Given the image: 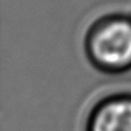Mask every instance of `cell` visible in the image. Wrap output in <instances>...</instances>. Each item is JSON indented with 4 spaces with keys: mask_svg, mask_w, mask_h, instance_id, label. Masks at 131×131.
Here are the masks:
<instances>
[{
    "mask_svg": "<svg viewBox=\"0 0 131 131\" xmlns=\"http://www.w3.org/2000/svg\"><path fill=\"white\" fill-rule=\"evenodd\" d=\"M85 131H131V92L98 100L88 114Z\"/></svg>",
    "mask_w": 131,
    "mask_h": 131,
    "instance_id": "7a4b0ae2",
    "label": "cell"
},
{
    "mask_svg": "<svg viewBox=\"0 0 131 131\" xmlns=\"http://www.w3.org/2000/svg\"><path fill=\"white\" fill-rule=\"evenodd\" d=\"M85 52L90 63L107 74L131 69V21L113 18L97 24L88 35Z\"/></svg>",
    "mask_w": 131,
    "mask_h": 131,
    "instance_id": "6da1fadb",
    "label": "cell"
}]
</instances>
